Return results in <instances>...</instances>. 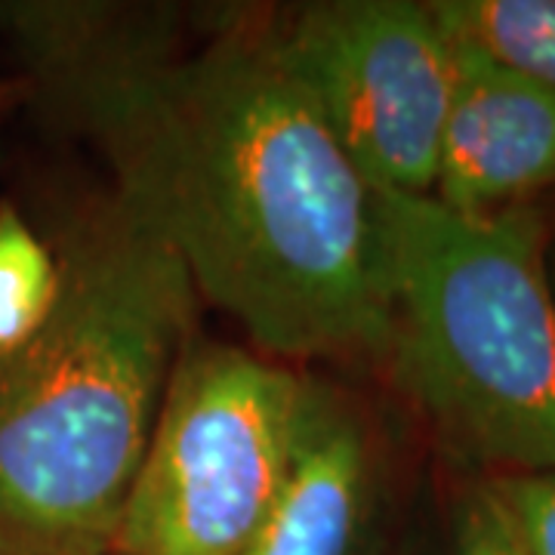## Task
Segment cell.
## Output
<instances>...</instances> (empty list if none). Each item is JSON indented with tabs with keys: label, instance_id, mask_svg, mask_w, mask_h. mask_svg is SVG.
Wrapping results in <instances>:
<instances>
[{
	"label": "cell",
	"instance_id": "7a4b0ae2",
	"mask_svg": "<svg viewBox=\"0 0 555 555\" xmlns=\"http://www.w3.org/2000/svg\"><path fill=\"white\" fill-rule=\"evenodd\" d=\"M60 299L0 358V550L105 555L198 294L112 195L62 241Z\"/></svg>",
	"mask_w": 555,
	"mask_h": 555
},
{
	"label": "cell",
	"instance_id": "8992f818",
	"mask_svg": "<svg viewBox=\"0 0 555 555\" xmlns=\"http://www.w3.org/2000/svg\"><path fill=\"white\" fill-rule=\"evenodd\" d=\"M454 40V38H451ZM456 83L433 198L460 214L555 189V90L454 40Z\"/></svg>",
	"mask_w": 555,
	"mask_h": 555
},
{
	"label": "cell",
	"instance_id": "3957f363",
	"mask_svg": "<svg viewBox=\"0 0 555 555\" xmlns=\"http://www.w3.org/2000/svg\"><path fill=\"white\" fill-rule=\"evenodd\" d=\"M398 386L451 451L555 473V287L534 204L460 214L377 192Z\"/></svg>",
	"mask_w": 555,
	"mask_h": 555
},
{
	"label": "cell",
	"instance_id": "9c48e42d",
	"mask_svg": "<svg viewBox=\"0 0 555 555\" xmlns=\"http://www.w3.org/2000/svg\"><path fill=\"white\" fill-rule=\"evenodd\" d=\"M60 299V257L13 204H0V358L22 349Z\"/></svg>",
	"mask_w": 555,
	"mask_h": 555
},
{
	"label": "cell",
	"instance_id": "30bf717a",
	"mask_svg": "<svg viewBox=\"0 0 555 555\" xmlns=\"http://www.w3.org/2000/svg\"><path fill=\"white\" fill-rule=\"evenodd\" d=\"M525 555H555V473H503L488 481Z\"/></svg>",
	"mask_w": 555,
	"mask_h": 555
},
{
	"label": "cell",
	"instance_id": "277c9868",
	"mask_svg": "<svg viewBox=\"0 0 555 555\" xmlns=\"http://www.w3.org/2000/svg\"><path fill=\"white\" fill-rule=\"evenodd\" d=\"M299 396L302 377L275 358L189 339L112 553H247L291 463Z\"/></svg>",
	"mask_w": 555,
	"mask_h": 555
},
{
	"label": "cell",
	"instance_id": "8fae6325",
	"mask_svg": "<svg viewBox=\"0 0 555 555\" xmlns=\"http://www.w3.org/2000/svg\"><path fill=\"white\" fill-rule=\"evenodd\" d=\"M454 555H525L516 528L488 481L456 503Z\"/></svg>",
	"mask_w": 555,
	"mask_h": 555
},
{
	"label": "cell",
	"instance_id": "6da1fadb",
	"mask_svg": "<svg viewBox=\"0 0 555 555\" xmlns=\"http://www.w3.org/2000/svg\"><path fill=\"white\" fill-rule=\"evenodd\" d=\"M115 173V198L266 358L383 356L389 266L377 192L266 35L167 56L47 50Z\"/></svg>",
	"mask_w": 555,
	"mask_h": 555
},
{
	"label": "cell",
	"instance_id": "52a82bcc",
	"mask_svg": "<svg viewBox=\"0 0 555 555\" xmlns=\"http://www.w3.org/2000/svg\"><path fill=\"white\" fill-rule=\"evenodd\" d=\"M374 481L361 414L327 383L302 377L291 463L244 555H361L374 516Z\"/></svg>",
	"mask_w": 555,
	"mask_h": 555
},
{
	"label": "cell",
	"instance_id": "4fadbf2b",
	"mask_svg": "<svg viewBox=\"0 0 555 555\" xmlns=\"http://www.w3.org/2000/svg\"><path fill=\"white\" fill-rule=\"evenodd\" d=\"M550 257H553V262H550V275L555 278V241L550 244Z\"/></svg>",
	"mask_w": 555,
	"mask_h": 555
},
{
	"label": "cell",
	"instance_id": "5bb4252c",
	"mask_svg": "<svg viewBox=\"0 0 555 555\" xmlns=\"http://www.w3.org/2000/svg\"><path fill=\"white\" fill-rule=\"evenodd\" d=\"M0 555H20V553H7V550H0Z\"/></svg>",
	"mask_w": 555,
	"mask_h": 555
},
{
	"label": "cell",
	"instance_id": "ba28073f",
	"mask_svg": "<svg viewBox=\"0 0 555 555\" xmlns=\"http://www.w3.org/2000/svg\"><path fill=\"white\" fill-rule=\"evenodd\" d=\"M444 31L555 90V0H436Z\"/></svg>",
	"mask_w": 555,
	"mask_h": 555
},
{
	"label": "cell",
	"instance_id": "7c38bea8",
	"mask_svg": "<svg viewBox=\"0 0 555 555\" xmlns=\"http://www.w3.org/2000/svg\"><path fill=\"white\" fill-rule=\"evenodd\" d=\"M10 96H13V90H10L7 83H0V112L7 108V102H10Z\"/></svg>",
	"mask_w": 555,
	"mask_h": 555
},
{
	"label": "cell",
	"instance_id": "5b68a950",
	"mask_svg": "<svg viewBox=\"0 0 555 555\" xmlns=\"http://www.w3.org/2000/svg\"><path fill=\"white\" fill-rule=\"evenodd\" d=\"M266 40L374 192L433 195L456 53L429 3H309Z\"/></svg>",
	"mask_w": 555,
	"mask_h": 555
}]
</instances>
